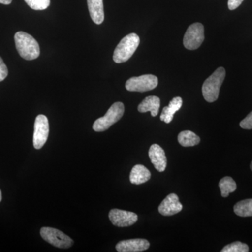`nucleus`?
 Wrapping results in <instances>:
<instances>
[{
	"instance_id": "f257e3e1",
	"label": "nucleus",
	"mask_w": 252,
	"mask_h": 252,
	"mask_svg": "<svg viewBox=\"0 0 252 252\" xmlns=\"http://www.w3.org/2000/svg\"><path fill=\"white\" fill-rule=\"evenodd\" d=\"M15 44L18 54L23 59L32 61L40 55V48L36 39L31 34L19 31L14 36Z\"/></svg>"
},
{
	"instance_id": "f03ea898",
	"label": "nucleus",
	"mask_w": 252,
	"mask_h": 252,
	"mask_svg": "<svg viewBox=\"0 0 252 252\" xmlns=\"http://www.w3.org/2000/svg\"><path fill=\"white\" fill-rule=\"evenodd\" d=\"M140 39L135 33H131L123 38L113 55V60L116 63H125L135 54L140 45Z\"/></svg>"
},
{
	"instance_id": "7ed1b4c3",
	"label": "nucleus",
	"mask_w": 252,
	"mask_h": 252,
	"mask_svg": "<svg viewBox=\"0 0 252 252\" xmlns=\"http://www.w3.org/2000/svg\"><path fill=\"white\" fill-rule=\"evenodd\" d=\"M225 77V70L223 67H219L215 72L207 78L204 82L202 91L204 98L208 102H214L218 99L220 86Z\"/></svg>"
},
{
	"instance_id": "20e7f679",
	"label": "nucleus",
	"mask_w": 252,
	"mask_h": 252,
	"mask_svg": "<svg viewBox=\"0 0 252 252\" xmlns=\"http://www.w3.org/2000/svg\"><path fill=\"white\" fill-rule=\"evenodd\" d=\"M125 111L124 104L121 102H115L111 106L104 117L99 118L94 122L93 129L95 132H104L123 117Z\"/></svg>"
},
{
	"instance_id": "39448f33",
	"label": "nucleus",
	"mask_w": 252,
	"mask_h": 252,
	"mask_svg": "<svg viewBox=\"0 0 252 252\" xmlns=\"http://www.w3.org/2000/svg\"><path fill=\"white\" fill-rule=\"evenodd\" d=\"M41 238L53 246L61 249L71 248L74 244L72 239L61 230L51 227H43L40 230Z\"/></svg>"
},
{
	"instance_id": "423d86ee",
	"label": "nucleus",
	"mask_w": 252,
	"mask_h": 252,
	"mask_svg": "<svg viewBox=\"0 0 252 252\" xmlns=\"http://www.w3.org/2000/svg\"><path fill=\"white\" fill-rule=\"evenodd\" d=\"M158 79L152 74H144L140 77H131L126 81V90L130 92L143 93L153 90L157 87Z\"/></svg>"
},
{
	"instance_id": "0eeeda50",
	"label": "nucleus",
	"mask_w": 252,
	"mask_h": 252,
	"mask_svg": "<svg viewBox=\"0 0 252 252\" xmlns=\"http://www.w3.org/2000/svg\"><path fill=\"white\" fill-rule=\"evenodd\" d=\"M205 39V31L203 24L195 23L190 25L184 37V46L189 50L198 49Z\"/></svg>"
},
{
	"instance_id": "6e6552de",
	"label": "nucleus",
	"mask_w": 252,
	"mask_h": 252,
	"mask_svg": "<svg viewBox=\"0 0 252 252\" xmlns=\"http://www.w3.org/2000/svg\"><path fill=\"white\" fill-rule=\"evenodd\" d=\"M49 134V120L46 116L39 114L36 117L34 122L33 145L36 149H40L44 147L48 140Z\"/></svg>"
},
{
	"instance_id": "1a4fd4ad",
	"label": "nucleus",
	"mask_w": 252,
	"mask_h": 252,
	"mask_svg": "<svg viewBox=\"0 0 252 252\" xmlns=\"http://www.w3.org/2000/svg\"><path fill=\"white\" fill-rule=\"evenodd\" d=\"M109 218L112 224L116 226L127 227L135 224L138 216L134 212L113 209L109 212Z\"/></svg>"
},
{
	"instance_id": "9d476101",
	"label": "nucleus",
	"mask_w": 252,
	"mask_h": 252,
	"mask_svg": "<svg viewBox=\"0 0 252 252\" xmlns=\"http://www.w3.org/2000/svg\"><path fill=\"white\" fill-rule=\"evenodd\" d=\"M183 206L179 200L178 195L171 193L162 200L158 207V212L162 216H172L182 210Z\"/></svg>"
},
{
	"instance_id": "9b49d317",
	"label": "nucleus",
	"mask_w": 252,
	"mask_h": 252,
	"mask_svg": "<svg viewBox=\"0 0 252 252\" xmlns=\"http://www.w3.org/2000/svg\"><path fill=\"white\" fill-rule=\"evenodd\" d=\"M150 243L145 239H130L123 240L116 245V250L119 252H140L148 250Z\"/></svg>"
},
{
	"instance_id": "f8f14e48",
	"label": "nucleus",
	"mask_w": 252,
	"mask_h": 252,
	"mask_svg": "<svg viewBox=\"0 0 252 252\" xmlns=\"http://www.w3.org/2000/svg\"><path fill=\"white\" fill-rule=\"evenodd\" d=\"M149 157L157 171H165L167 167V157L160 146L157 144H152L149 149Z\"/></svg>"
},
{
	"instance_id": "ddd939ff",
	"label": "nucleus",
	"mask_w": 252,
	"mask_h": 252,
	"mask_svg": "<svg viewBox=\"0 0 252 252\" xmlns=\"http://www.w3.org/2000/svg\"><path fill=\"white\" fill-rule=\"evenodd\" d=\"M88 7L93 21L100 25L104 20L103 0H87Z\"/></svg>"
},
{
	"instance_id": "4468645a",
	"label": "nucleus",
	"mask_w": 252,
	"mask_h": 252,
	"mask_svg": "<svg viewBox=\"0 0 252 252\" xmlns=\"http://www.w3.org/2000/svg\"><path fill=\"white\" fill-rule=\"evenodd\" d=\"M160 107V99L157 96H148L138 106L140 113L150 112L152 117H157Z\"/></svg>"
},
{
	"instance_id": "2eb2a0df",
	"label": "nucleus",
	"mask_w": 252,
	"mask_h": 252,
	"mask_svg": "<svg viewBox=\"0 0 252 252\" xmlns=\"http://www.w3.org/2000/svg\"><path fill=\"white\" fill-rule=\"evenodd\" d=\"M151 177V172L147 167L142 165H136L131 170L130 181L133 185H142L148 182Z\"/></svg>"
},
{
	"instance_id": "dca6fc26",
	"label": "nucleus",
	"mask_w": 252,
	"mask_h": 252,
	"mask_svg": "<svg viewBox=\"0 0 252 252\" xmlns=\"http://www.w3.org/2000/svg\"><path fill=\"white\" fill-rule=\"evenodd\" d=\"M182 104H183V100L182 97H174L169 103L168 107H165L162 109L160 117V120L166 124H170L173 119L175 113L180 110L182 107Z\"/></svg>"
},
{
	"instance_id": "f3484780",
	"label": "nucleus",
	"mask_w": 252,
	"mask_h": 252,
	"mask_svg": "<svg viewBox=\"0 0 252 252\" xmlns=\"http://www.w3.org/2000/svg\"><path fill=\"white\" fill-rule=\"evenodd\" d=\"M178 142L182 147H193L200 143V138L192 131L185 130L179 134Z\"/></svg>"
},
{
	"instance_id": "a211bd4d",
	"label": "nucleus",
	"mask_w": 252,
	"mask_h": 252,
	"mask_svg": "<svg viewBox=\"0 0 252 252\" xmlns=\"http://www.w3.org/2000/svg\"><path fill=\"white\" fill-rule=\"evenodd\" d=\"M234 212L239 217H252V199H246L235 204Z\"/></svg>"
},
{
	"instance_id": "6ab92c4d",
	"label": "nucleus",
	"mask_w": 252,
	"mask_h": 252,
	"mask_svg": "<svg viewBox=\"0 0 252 252\" xmlns=\"http://www.w3.org/2000/svg\"><path fill=\"white\" fill-rule=\"evenodd\" d=\"M219 187H220L222 197L223 198L228 197L230 193L235 191L237 189L236 183L230 177H225L221 179L219 184Z\"/></svg>"
},
{
	"instance_id": "aec40b11",
	"label": "nucleus",
	"mask_w": 252,
	"mask_h": 252,
	"mask_svg": "<svg viewBox=\"0 0 252 252\" xmlns=\"http://www.w3.org/2000/svg\"><path fill=\"white\" fill-rule=\"evenodd\" d=\"M248 245L247 244L241 243V242H234L226 245L221 250V252H248Z\"/></svg>"
},
{
	"instance_id": "412c9836",
	"label": "nucleus",
	"mask_w": 252,
	"mask_h": 252,
	"mask_svg": "<svg viewBox=\"0 0 252 252\" xmlns=\"http://www.w3.org/2000/svg\"><path fill=\"white\" fill-rule=\"evenodd\" d=\"M25 1L31 9L36 11L45 10L51 4L50 0H25Z\"/></svg>"
},
{
	"instance_id": "4be33fe9",
	"label": "nucleus",
	"mask_w": 252,
	"mask_h": 252,
	"mask_svg": "<svg viewBox=\"0 0 252 252\" xmlns=\"http://www.w3.org/2000/svg\"><path fill=\"white\" fill-rule=\"evenodd\" d=\"M240 127L245 130L252 129V112L248 114V117L244 119L240 124Z\"/></svg>"
},
{
	"instance_id": "5701e85b",
	"label": "nucleus",
	"mask_w": 252,
	"mask_h": 252,
	"mask_svg": "<svg viewBox=\"0 0 252 252\" xmlns=\"http://www.w3.org/2000/svg\"><path fill=\"white\" fill-rule=\"evenodd\" d=\"M8 75V69L6 64L0 57V82L4 81Z\"/></svg>"
},
{
	"instance_id": "b1692460",
	"label": "nucleus",
	"mask_w": 252,
	"mask_h": 252,
	"mask_svg": "<svg viewBox=\"0 0 252 252\" xmlns=\"http://www.w3.org/2000/svg\"><path fill=\"white\" fill-rule=\"evenodd\" d=\"M244 0H228V6L230 10H235L240 6Z\"/></svg>"
},
{
	"instance_id": "393cba45",
	"label": "nucleus",
	"mask_w": 252,
	"mask_h": 252,
	"mask_svg": "<svg viewBox=\"0 0 252 252\" xmlns=\"http://www.w3.org/2000/svg\"><path fill=\"white\" fill-rule=\"evenodd\" d=\"M12 2V0H0V4L8 5Z\"/></svg>"
},
{
	"instance_id": "a878e982",
	"label": "nucleus",
	"mask_w": 252,
	"mask_h": 252,
	"mask_svg": "<svg viewBox=\"0 0 252 252\" xmlns=\"http://www.w3.org/2000/svg\"><path fill=\"white\" fill-rule=\"evenodd\" d=\"M1 198H2V196H1V190H0V202L1 201Z\"/></svg>"
},
{
	"instance_id": "bb28decb",
	"label": "nucleus",
	"mask_w": 252,
	"mask_h": 252,
	"mask_svg": "<svg viewBox=\"0 0 252 252\" xmlns=\"http://www.w3.org/2000/svg\"><path fill=\"white\" fill-rule=\"evenodd\" d=\"M250 168H251V170L252 171V161L251 162V165H250Z\"/></svg>"
}]
</instances>
